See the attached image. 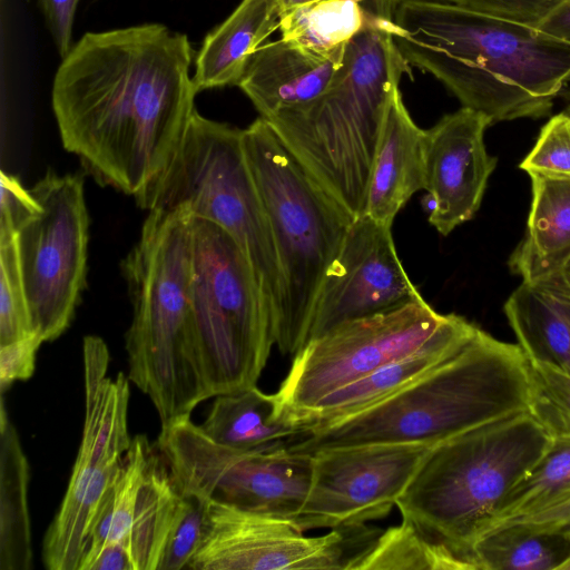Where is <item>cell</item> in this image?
<instances>
[{"instance_id":"obj_32","label":"cell","mask_w":570,"mask_h":570,"mask_svg":"<svg viewBox=\"0 0 570 570\" xmlns=\"http://www.w3.org/2000/svg\"><path fill=\"white\" fill-rule=\"evenodd\" d=\"M528 412L552 439L570 436V373L529 362Z\"/></svg>"},{"instance_id":"obj_37","label":"cell","mask_w":570,"mask_h":570,"mask_svg":"<svg viewBox=\"0 0 570 570\" xmlns=\"http://www.w3.org/2000/svg\"><path fill=\"white\" fill-rule=\"evenodd\" d=\"M537 27L562 0H429Z\"/></svg>"},{"instance_id":"obj_22","label":"cell","mask_w":570,"mask_h":570,"mask_svg":"<svg viewBox=\"0 0 570 570\" xmlns=\"http://www.w3.org/2000/svg\"><path fill=\"white\" fill-rule=\"evenodd\" d=\"M529 176L532 202L528 227L508 264L523 282L537 283L570 261V178Z\"/></svg>"},{"instance_id":"obj_9","label":"cell","mask_w":570,"mask_h":570,"mask_svg":"<svg viewBox=\"0 0 570 570\" xmlns=\"http://www.w3.org/2000/svg\"><path fill=\"white\" fill-rule=\"evenodd\" d=\"M191 301L212 397L256 385L275 344L271 308L232 236L194 215Z\"/></svg>"},{"instance_id":"obj_3","label":"cell","mask_w":570,"mask_h":570,"mask_svg":"<svg viewBox=\"0 0 570 570\" xmlns=\"http://www.w3.org/2000/svg\"><path fill=\"white\" fill-rule=\"evenodd\" d=\"M121 268L132 306L128 379L161 426L189 417L212 397L191 301L193 214L183 206L149 210Z\"/></svg>"},{"instance_id":"obj_43","label":"cell","mask_w":570,"mask_h":570,"mask_svg":"<svg viewBox=\"0 0 570 570\" xmlns=\"http://www.w3.org/2000/svg\"><path fill=\"white\" fill-rule=\"evenodd\" d=\"M534 284L549 293L570 302V261L556 274Z\"/></svg>"},{"instance_id":"obj_19","label":"cell","mask_w":570,"mask_h":570,"mask_svg":"<svg viewBox=\"0 0 570 570\" xmlns=\"http://www.w3.org/2000/svg\"><path fill=\"white\" fill-rule=\"evenodd\" d=\"M478 330L464 317L451 314L449 322L417 351L326 395L302 416L301 422L309 432L380 402L449 360L473 338Z\"/></svg>"},{"instance_id":"obj_35","label":"cell","mask_w":570,"mask_h":570,"mask_svg":"<svg viewBox=\"0 0 570 570\" xmlns=\"http://www.w3.org/2000/svg\"><path fill=\"white\" fill-rule=\"evenodd\" d=\"M528 174L570 178V112L553 116L520 164Z\"/></svg>"},{"instance_id":"obj_25","label":"cell","mask_w":570,"mask_h":570,"mask_svg":"<svg viewBox=\"0 0 570 570\" xmlns=\"http://www.w3.org/2000/svg\"><path fill=\"white\" fill-rule=\"evenodd\" d=\"M0 431V570H30L29 464L3 396Z\"/></svg>"},{"instance_id":"obj_42","label":"cell","mask_w":570,"mask_h":570,"mask_svg":"<svg viewBox=\"0 0 570 570\" xmlns=\"http://www.w3.org/2000/svg\"><path fill=\"white\" fill-rule=\"evenodd\" d=\"M281 16L287 11L316 0H271ZM366 9L377 16L393 17L400 0H361Z\"/></svg>"},{"instance_id":"obj_1","label":"cell","mask_w":570,"mask_h":570,"mask_svg":"<svg viewBox=\"0 0 570 570\" xmlns=\"http://www.w3.org/2000/svg\"><path fill=\"white\" fill-rule=\"evenodd\" d=\"M187 35L157 22L86 32L61 59L51 104L66 150L134 198L168 169L197 95Z\"/></svg>"},{"instance_id":"obj_4","label":"cell","mask_w":570,"mask_h":570,"mask_svg":"<svg viewBox=\"0 0 570 570\" xmlns=\"http://www.w3.org/2000/svg\"><path fill=\"white\" fill-rule=\"evenodd\" d=\"M529 362L519 344L479 328L449 360L380 402L311 430L291 444L313 454L363 444L435 446L482 424L528 411Z\"/></svg>"},{"instance_id":"obj_36","label":"cell","mask_w":570,"mask_h":570,"mask_svg":"<svg viewBox=\"0 0 570 570\" xmlns=\"http://www.w3.org/2000/svg\"><path fill=\"white\" fill-rule=\"evenodd\" d=\"M39 212L40 205L31 190L24 189L17 177L1 171L0 243L17 238Z\"/></svg>"},{"instance_id":"obj_13","label":"cell","mask_w":570,"mask_h":570,"mask_svg":"<svg viewBox=\"0 0 570 570\" xmlns=\"http://www.w3.org/2000/svg\"><path fill=\"white\" fill-rule=\"evenodd\" d=\"M450 317L421 297L343 323L311 340L294 355L276 395L284 410L301 422L326 395L417 351Z\"/></svg>"},{"instance_id":"obj_46","label":"cell","mask_w":570,"mask_h":570,"mask_svg":"<svg viewBox=\"0 0 570 570\" xmlns=\"http://www.w3.org/2000/svg\"><path fill=\"white\" fill-rule=\"evenodd\" d=\"M568 109H570V105L568 106Z\"/></svg>"},{"instance_id":"obj_39","label":"cell","mask_w":570,"mask_h":570,"mask_svg":"<svg viewBox=\"0 0 570 570\" xmlns=\"http://www.w3.org/2000/svg\"><path fill=\"white\" fill-rule=\"evenodd\" d=\"M79 2L80 0H38L46 26L61 59L73 46L72 29Z\"/></svg>"},{"instance_id":"obj_41","label":"cell","mask_w":570,"mask_h":570,"mask_svg":"<svg viewBox=\"0 0 570 570\" xmlns=\"http://www.w3.org/2000/svg\"><path fill=\"white\" fill-rule=\"evenodd\" d=\"M543 33L570 43V0H562L537 26Z\"/></svg>"},{"instance_id":"obj_24","label":"cell","mask_w":570,"mask_h":570,"mask_svg":"<svg viewBox=\"0 0 570 570\" xmlns=\"http://www.w3.org/2000/svg\"><path fill=\"white\" fill-rule=\"evenodd\" d=\"M508 322L529 362L570 373V302L522 282L503 306Z\"/></svg>"},{"instance_id":"obj_21","label":"cell","mask_w":570,"mask_h":570,"mask_svg":"<svg viewBox=\"0 0 570 570\" xmlns=\"http://www.w3.org/2000/svg\"><path fill=\"white\" fill-rule=\"evenodd\" d=\"M200 428L215 442L243 451L288 448L308 433L284 410L276 393L266 394L256 385L216 395Z\"/></svg>"},{"instance_id":"obj_31","label":"cell","mask_w":570,"mask_h":570,"mask_svg":"<svg viewBox=\"0 0 570 570\" xmlns=\"http://www.w3.org/2000/svg\"><path fill=\"white\" fill-rule=\"evenodd\" d=\"M569 501L570 436H558L552 439L541 459L507 495L490 530Z\"/></svg>"},{"instance_id":"obj_33","label":"cell","mask_w":570,"mask_h":570,"mask_svg":"<svg viewBox=\"0 0 570 570\" xmlns=\"http://www.w3.org/2000/svg\"><path fill=\"white\" fill-rule=\"evenodd\" d=\"M0 345L32 333L17 238L0 243Z\"/></svg>"},{"instance_id":"obj_15","label":"cell","mask_w":570,"mask_h":570,"mask_svg":"<svg viewBox=\"0 0 570 570\" xmlns=\"http://www.w3.org/2000/svg\"><path fill=\"white\" fill-rule=\"evenodd\" d=\"M432 448L376 443L313 453L309 493L294 523L306 531L383 518L396 505Z\"/></svg>"},{"instance_id":"obj_12","label":"cell","mask_w":570,"mask_h":570,"mask_svg":"<svg viewBox=\"0 0 570 570\" xmlns=\"http://www.w3.org/2000/svg\"><path fill=\"white\" fill-rule=\"evenodd\" d=\"M30 190L40 212L19 232L18 252L32 330L51 342L86 286L89 216L80 175L48 173Z\"/></svg>"},{"instance_id":"obj_23","label":"cell","mask_w":570,"mask_h":570,"mask_svg":"<svg viewBox=\"0 0 570 570\" xmlns=\"http://www.w3.org/2000/svg\"><path fill=\"white\" fill-rule=\"evenodd\" d=\"M271 0H242L204 38L195 56L193 82L198 92L237 86L252 55L278 29Z\"/></svg>"},{"instance_id":"obj_7","label":"cell","mask_w":570,"mask_h":570,"mask_svg":"<svg viewBox=\"0 0 570 570\" xmlns=\"http://www.w3.org/2000/svg\"><path fill=\"white\" fill-rule=\"evenodd\" d=\"M242 136L284 281L275 345L283 354L295 355L305 344L323 276L354 218L307 174L264 118L254 120Z\"/></svg>"},{"instance_id":"obj_14","label":"cell","mask_w":570,"mask_h":570,"mask_svg":"<svg viewBox=\"0 0 570 570\" xmlns=\"http://www.w3.org/2000/svg\"><path fill=\"white\" fill-rule=\"evenodd\" d=\"M382 531L364 524L306 537L294 522L206 501L193 570H352Z\"/></svg>"},{"instance_id":"obj_38","label":"cell","mask_w":570,"mask_h":570,"mask_svg":"<svg viewBox=\"0 0 570 570\" xmlns=\"http://www.w3.org/2000/svg\"><path fill=\"white\" fill-rule=\"evenodd\" d=\"M43 343L32 333L23 338L0 345V390L3 395L16 381L30 379L36 370L37 352Z\"/></svg>"},{"instance_id":"obj_16","label":"cell","mask_w":570,"mask_h":570,"mask_svg":"<svg viewBox=\"0 0 570 570\" xmlns=\"http://www.w3.org/2000/svg\"><path fill=\"white\" fill-rule=\"evenodd\" d=\"M421 297L399 258L391 226L362 215L323 276L305 344L343 323Z\"/></svg>"},{"instance_id":"obj_20","label":"cell","mask_w":570,"mask_h":570,"mask_svg":"<svg viewBox=\"0 0 570 570\" xmlns=\"http://www.w3.org/2000/svg\"><path fill=\"white\" fill-rule=\"evenodd\" d=\"M425 139L426 130L414 122L396 88L375 151L363 215L392 226L409 199L425 189Z\"/></svg>"},{"instance_id":"obj_29","label":"cell","mask_w":570,"mask_h":570,"mask_svg":"<svg viewBox=\"0 0 570 570\" xmlns=\"http://www.w3.org/2000/svg\"><path fill=\"white\" fill-rule=\"evenodd\" d=\"M154 450L155 445L150 444L146 435L132 438L119 469L90 522L81 560L107 544L124 547Z\"/></svg>"},{"instance_id":"obj_40","label":"cell","mask_w":570,"mask_h":570,"mask_svg":"<svg viewBox=\"0 0 570 570\" xmlns=\"http://www.w3.org/2000/svg\"><path fill=\"white\" fill-rule=\"evenodd\" d=\"M523 523L538 529L570 528V501L546 511L514 519L505 523ZM504 524V523H502ZM501 525V524H500ZM498 527V525H497ZM489 532V531H488Z\"/></svg>"},{"instance_id":"obj_17","label":"cell","mask_w":570,"mask_h":570,"mask_svg":"<svg viewBox=\"0 0 570 570\" xmlns=\"http://www.w3.org/2000/svg\"><path fill=\"white\" fill-rule=\"evenodd\" d=\"M492 120L462 107L426 130L425 189L429 223L443 236L473 218L498 158L487 153L485 129Z\"/></svg>"},{"instance_id":"obj_26","label":"cell","mask_w":570,"mask_h":570,"mask_svg":"<svg viewBox=\"0 0 570 570\" xmlns=\"http://www.w3.org/2000/svg\"><path fill=\"white\" fill-rule=\"evenodd\" d=\"M180 499L181 492L155 446L124 543L134 570H158Z\"/></svg>"},{"instance_id":"obj_8","label":"cell","mask_w":570,"mask_h":570,"mask_svg":"<svg viewBox=\"0 0 570 570\" xmlns=\"http://www.w3.org/2000/svg\"><path fill=\"white\" fill-rule=\"evenodd\" d=\"M242 134L243 129L208 119L195 109L171 165L135 200L148 212L183 206L227 232L249 262L275 324L283 274Z\"/></svg>"},{"instance_id":"obj_5","label":"cell","mask_w":570,"mask_h":570,"mask_svg":"<svg viewBox=\"0 0 570 570\" xmlns=\"http://www.w3.org/2000/svg\"><path fill=\"white\" fill-rule=\"evenodd\" d=\"M394 18L373 17L346 45L343 63L322 95L264 118L307 174L352 218L365 210L391 97L402 76H412L394 41Z\"/></svg>"},{"instance_id":"obj_2","label":"cell","mask_w":570,"mask_h":570,"mask_svg":"<svg viewBox=\"0 0 570 570\" xmlns=\"http://www.w3.org/2000/svg\"><path fill=\"white\" fill-rule=\"evenodd\" d=\"M394 23L409 65L492 124L548 115L570 82V43L534 26L429 0H400Z\"/></svg>"},{"instance_id":"obj_27","label":"cell","mask_w":570,"mask_h":570,"mask_svg":"<svg viewBox=\"0 0 570 570\" xmlns=\"http://www.w3.org/2000/svg\"><path fill=\"white\" fill-rule=\"evenodd\" d=\"M473 556L479 570H560L570 559V528L504 523L475 542Z\"/></svg>"},{"instance_id":"obj_44","label":"cell","mask_w":570,"mask_h":570,"mask_svg":"<svg viewBox=\"0 0 570 570\" xmlns=\"http://www.w3.org/2000/svg\"><path fill=\"white\" fill-rule=\"evenodd\" d=\"M560 570H570V559L561 567Z\"/></svg>"},{"instance_id":"obj_18","label":"cell","mask_w":570,"mask_h":570,"mask_svg":"<svg viewBox=\"0 0 570 570\" xmlns=\"http://www.w3.org/2000/svg\"><path fill=\"white\" fill-rule=\"evenodd\" d=\"M345 49L322 53L282 38L264 42L249 58L237 87L263 118L299 107L331 85Z\"/></svg>"},{"instance_id":"obj_10","label":"cell","mask_w":570,"mask_h":570,"mask_svg":"<svg viewBox=\"0 0 570 570\" xmlns=\"http://www.w3.org/2000/svg\"><path fill=\"white\" fill-rule=\"evenodd\" d=\"M155 446L178 489L203 501L294 522L309 493L313 454L228 448L190 416L163 425Z\"/></svg>"},{"instance_id":"obj_30","label":"cell","mask_w":570,"mask_h":570,"mask_svg":"<svg viewBox=\"0 0 570 570\" xmlns=\"http://www.w3.org/2000/svg\"><path fill=\"white\" fill-rule=\"evenodd\" d=\"M375 16L361 0H316L281 16L278 30L284 40L327 53L345 47Z\"/></svg>"},{"instance_id":"obj_11","label":"cell","mask_w":570,"mask_h":570,"mask_svg":"<svg viewBox=\"0 0 570 570\" xmlns=\"http://www.w3.org/2000/svg\"><path fill=\"white\" fill-rule=\"evenodd\" d=\"M109 350L95 335L83 338L85 420L81 442L61 505L42 543L50 570H78L90 522L114 480L131 438L129 379L107 375Z\"/></svg>"},{"instance_id":"obj_28","label":"cell","mask_w":570,"mask_h":570,"mask_svg":"<svg viewBox=\"0 0 570 570\" xmlns=\"http://www.w3.org/2000/svg\"><path fill=\"white\" fill-rule=\"evenodd\" d=\"M479 570L475 560L410 519L382 531L353 570Z\"/></svg>"},{"instance_id":"obj_6","label":"cell","mask_w":570,"mask_h":570,"mask_svg":"<svg viewBox=\"0 0 570 570\" xmlns=\"http://www.w3.org/2000/svg\"><path fill=\"white\" fill-rule=\"evenodd\" d=\"M551 441L528 411L465 431L431 449L396 507L402 518L475 560V542Z\"/></svg>"},{"instance_id":"obj_45","label":"cell","mask_w":570,"mask_h":570,"mask_svg":"<svg viewBox=\"0 0 570 570\" xmlns=\"http://www.w3.org/2000/svg\"><path fill=\"white\" fill-rule=\"evenodd\" d=\"M568 112H570V109H567Z\"/></svg>"},{"instance_id":"obj_34","label":"cell","mask_w":570,"mask_h":570,"mask_svg":"<svg viewBox=\"0 0 570 570\" xmlns=\"http://www.w3.org/2000/svg\"><path fill=\"white\" fill-rule=\"evenodd\" d=\"M205 513L206 501L181 492L177 514L158 570L188 569L202 540Z\"/></svg>"}]
</instances>
